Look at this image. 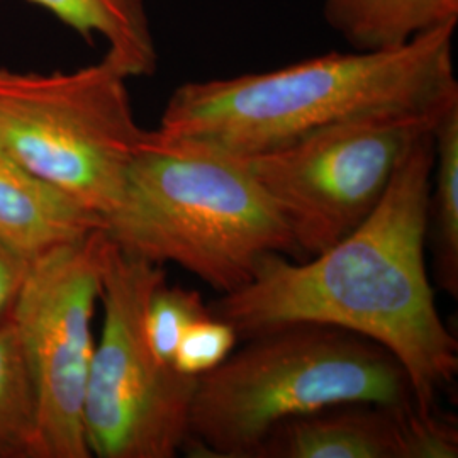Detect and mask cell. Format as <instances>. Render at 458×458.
<instances>
[{
  "label": "cell",
  "instance_id": "obj_6",
  "mask_svg": "<svg viewBox=\"0 0 458 458\" xmlns=\"http://www.w3.org/2000/svg\"><path fill=\"white\" fill-rule=\"evenodd\" d=\"M165 280L162 265L107 243L98 299L104 321L83 404L87 445L96 457L172 458L189 440L197 377L158 360L145 333L149 297Z\"/></svg>",
  "mask_w": 458,
  "mask_h": 458
},
{
  "label": "cell",
  "instance_id": "obj_16",
  "mask_svg": "<svg viewBox=\"0 0 458 458\" xmlns=\"http://www.w3.org/2000/svg\"><path fill=\"white\" fill-rule=\"evenodd\" d=\"M238 340L236 331L228 323L214 316L202 318L182 335L174 369L183 376H204L228 359Z\"/></svg>",
  "mask_w": 458,
  "mask_h": 458
},
{
  "label": "cell",
  "instance_id": "obj_8",
  "mask_svg": "<svg viewBox=\"0 0 458 458\" xmlns=\"http://www.w3.org/2000/svg\"><path fill=\"white\" fill-rule=\"evenodd\" d=\"M107 243L96 229L36 255L11 312L33 380L41 458L92 457L83 404Z\"/></svg>",
  "mask_w": 458,
  "mask_h": 458
},
{
  "label": "cell",
  "instance_id": "obj_12",
  "mask_svg": "<svg viewBox=\"0 0 458 458\" xmlns=\"http://www.w3.org/2000/svg\"><path fill=\"white\" fill-rule=\"evenodd\" d=\"M85 39L106 41V58L130 79L153 75L158 51L145 0H30Z\"/></svg>",
  "mask_w": 458,
  "mask_h": 458
},
{
  "label": "cell",
  "instance_id": "obj_5",
  "mask_svg": "<svg viewBox=\"0 0 458 458\" xmlns=\"http://www.w3.org/2000/svg\"><path fill=\"white\" fill-rule=\"evenodd\" d=\"M130 77L102 58L73 72L0 68V141L49 187L102 217L119 202L147 140Z\"/></svg>",
  "mask_w": 458,
  "mask_h": 458
},
{
  "label": "cell",
  "instance_id": "obj_13",
  "mask_svg": "<svg viewBox=\"0 0 458 458\" xmlns=\"http://www.w3.org/2000/svg\"><path fill=\"white\" fill-rule=\"evenodd\" d=\"M435 162L428 194V229L435 278L450 297L458 295V104L433 128Z\"/></svg>",
  "mask_w": 458,
  "mask_h": 458
},
{
  "label": "cell",
  "instance_id": "obj_14",
  "mask_svg": "<svg viewBox=\"0 0 458 458\" xmlns=\"http://www.w3.org/2000/svg\"><path fill=\"white\" fill-rule=\"evenodd\" d=\"M0 458H41L33 380L11 316L0 321Z\"/></svg>",
  "mask_w": 458,
  "mask_h": 458
},
{
  "label": "cell",
  "instance_id": "obj_4",
  "mask_svg": "<svg viewBox=\"0 0 458 458\" xmlns=\"http://www.w3.org/2000/svg\"><path fill=\"white\" fill-rule=\"evenodd\" d=\"M353 403L416 406L401 361L382 344L342 327H277L248 338L242 350L197 377L182 452L251 458L278 423Z\"/></svg>",
  "mask_w": 458,
  "mask_h": 458
},
{
  "label": "cell",
  "instance_id": "obj_17",
  "mask_svg": "<svg viewBox=\"0 0 458 458\" xmlns=\"http://www.w3.org/2000/svg\"><path fill=\"white\" fill-rule=\"evenodd\" d=\"M30 259L0 245V321L11 316L17 295L28 276Z\"/></svg>",
  "mask_w": 458,
  "mask_h": 458
},
{
  "label": "cell",
  "instance_id": "obj_7",
  "mask_svg": "<svg viewBox=\"0 0 458 458\" xmlns=\"http://www.w3.org/2000/svg\"><path fill=\"white\" fill-rule=\"evenodd\" d=\"M448 107L359 115L242 158L282 214L302 257H314L374 213L397 166Z\"/></svg>",
  "mask_w": 458,
  "mask_h": 458
},
{
  "label": "cell",
  "instance_id": "obj_11",
  "mask_svg": "<svg viewBox=\"0 0 458 458\" xmlns=\"http://www.w3.org/2000/svg\"><path fill=\"white\" fill-rule=\"evenodd\" d=\"M323 16L352 49L380 51L457 24L458 0H323Z\"/></svg>",
  "mask_w": 458,
  "mask_h": 458
},
{
  "label": "cell",
  "instance_id": "obj_10",
  "mask_svg": "<svg viewBox=\"0 0 458 458\" xmlns=\"http://www.w3.org/2000/svg\"><path fill=\"white\" fill-rule=\"evenodd\" d=\"M102 226L100 216L36 179L0 141V245L31 260Z\"/></svg>",
  "mask_w": 458,
  "mask_h": 458
},
{
  "label": "cell",
  "instance_id": "obj_15",
  "mask_svg": "<svg viewBox=\"0 0 458 458\" xmlns=\"http://www.w3.org/2000/svg\"><path fill=\"white\" fill-rule=\"evenodd\" d=\"M208 316H211L209 306L197 291L162 282L149 297L145 312V333L157 359L174 367L182 335L192 323Z\"/></svg>",
  "mask_w": 458,
  "mask_h": 458
},
{
  "label": "cell",
  "instance_id": "obj_9",
  "mask_svg": "<svg viewBox=\"0 0 458 458\" xmlns=\"http://www.w3.org/2000/svg\"><path fill=\"white\" fill-rule=\"evenodd\" d=\"M416 406L338 404L272 428L251 458H411Z\"/></svg>",
  "mask_w": 458,
  "mask_h": 458
},
{
  "label": "cell",
  "instance_id": "obj_1",
  "mask_svg": "<svg viewBox=\"0 0 458 458\" xmlns=\"http://www.w3.org/2000/svg\"><path fill=\"white\" fill-rule=\"evenodd\" d=\"M433 162L431 131L411 148L359 228L311 260L265 257L250 284L208 304L211 316L243 340L302 323L361 335L401 361L418 410H438L457 377L458 344L426 270Z\"/></svg>",
  "mask_w": 458,
  "mask_h": 458
},
{
  "label": "cell",
  "instance_id": "obj_3",
  "mask_svg": "<svg viewBox=\"0 0 458 458\" xmlns=\"http://www.w3.org/2000/svg\"><path fill=\"white\" fill-rule=\"evenodd\" d=\"M104 234L123 253L175 263L221 294L250 284L268 255L302 253L242 157L148 131Z\"/></svg>",
  "mask_w": 458,
  "mask_h": 458
},
{
  "label": "cell",
  "instance_id": "obj_2",
  "mask_svg": "<svg viewBox=\"0 0 458 458\" xmlns=\"http://www.w3.org/2000/svg\"><path fill=\"white\" fill-rule=\"evenodd\" d=\"M455 28L401 48L331 51L262 73L182 83L157 131L251 157L359 115L440 111L458 102Z\"/></svg>",
  "mask_w": 458,
  "mask_h": 458
}]
</instances>
